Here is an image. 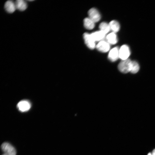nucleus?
Returning <instances> with one entry per match:
<instances>
[{"label":"nucleus","mask_w":155,"mask_h":155,"mask_svg":"<svg viewBox=\"0 0 155 155\" xmlns=\"http://www.w3.org/2000/svg\"><path fill=\"white\" fill-rule=\"evenodd\" d=\"M96 47L99 51L105 53L110 50V44L107 41L102 40L98 43L96 46Z\"/></svg>","instance_id":"6"},{"label":"nucleus","mask_w":155,"mask_h":155,"mask_svg":"<svg viewBox=\"0 0 155 155\" xmlns=\"http://www.w3.org/2000/svg\"><path fill=\"white\" fill-rule=\"evenodd\" d=\"M119 49L118 47H115L110 51L108 56L109 59L112 62H114L119 58Z\"/></svg>","instance_id":"7"},{"label":"nucleus","mask_w":155,"mask_h":155,"mask_svg":"<svg viewBox=\"0 0 155 155\" xmlns=\"http://www.w3.org/2000/svg\"><path fill=\"white\" fill-rule=\"evenodd\" d=\"M93 39L95 41H100L103 40L106 34L101 30L96 31L91 34Z\"/></svg>","instance_id":"10"},{"label":"nucleus","mask_w":155,"mask_h":155,"mask_svg":"<svg viewBox=\"0 0 155 155\" xmlns=\"http://www.w3.org/2000/svg\"><path fill=\"white\" fill-rule=\"evenodd\" d=\"M15 3L16 9L20 11L25 10L27 7V5L25 1L23 0H17Z\"/></svg>","instance_id":"11"},{"label":"nucleus","mask_w":155,"mask_h":155,"mask_svg":"<svg viewBox=\"0 0 155 155\" xmlns=\"http://www.w3.org/2000/svg\"><path fill=\"white\" fill-rule=\"evenodd\" d=\"M5 155V154H3V155Z\"/></svg>","instance_id":"19"},{"label":"nucleus","mask_w":155,"mask_h":155,"mask_svg":"<svg viewBox=\"0 0 155 155\" xmlns=\"http://www.w3.org/2000/svg\"><path fill=\"white\" fill-rule=\"evenodd\" d=\"M30 102L26 100L20 101L17 105L19 110L22 112H25L28 111L30 109Z\"/></svg>","instance_id":"8"},{"label":"nucleus","mask_w":155,"mask_h":155,"mask_svg":"<svg viewBox=\"0 0 155 155\" xmlns=\"http://www.w3.org/2000/svg\"><path fill=\"white\" fill-rule=\"evenodd\" d=\"M84 24L85 27L88 30L93 29L95 26V22L89 18L84 19Z\"/></svg>","instance_id":"14"},{"label":"nucleus","mask_w":155,"mask_h":155,"mask_svg":"<svg viewBox=\"0 0 155 155\" xmlns=\"http://www.w3.org/2000/svg\"><path fill=\"white\" fill-rule=\"evenodd\" d=\"M4 7L5 10L9 13H13L16 9L15 3L12 1H8L5 3Z\"/></svg>","instance_id":"9"},{"label":"nucleus","mask_w":155,"mask_h":155,"mask_svg":"<svg viewBox=\"0 0 155 155\" xmlns=\"http://www.w3.org/2000/svg\"><path fill=\"white\" fill-rule=\"evenodd\" d=\"M89 18L95 23L99 21L100 19V13L98 10L95 8L90 9L88 11Z\"/></svg>","instance_id":"5"},{"label":"nucleus","mask_w":155,"mask_h":155,"mask_svg":"<svg viewBox=\"0 0 155 155\" xmlns=\"http://www.w3.org/2000/svg\"><path fill=\"white\" fill-rule=\"evenodd\" d=\"M99 28L100 30L106 34L111 30L109 24L106 22H102L99 25Z\"/></svg>","instance_id":"15"},{"label":"nucleus","mask_w":155,"mask_h":155,"mask_svg":"<svg viewBox=\"0 0 155 155\" xmlns=\"http://www.w3.org/2000/svg\"><path fill=\"white\" fill-rule=\"evenodd\" d=\"M140 66L136 61H132L130 72L133 73H137L139 70Z\"/></svg>","instance_id":"16"},{"label":"nucleus","mask_w":155,"mask_h":155,"mask_svg":"<svg viewBox=\"0 0 155 155\" xmlns=\"http://www.w3.org/2000/svg\"><path fill=\"white\" fill-rule=\"evenodd\" d=\"M152 155H155V149H154L152 151Z\"/></svg>","instance_id":"17"},{"label":"nucleus","mask_w":155,"mask_h":155,"mask_svg":"<svg viewBox=\"0 0 155 155\" xmlns=\"http://www.w3.org/2000/svg\"><path fill=\"white\" fill-rule=\"evenodd\" d=\"M132 61L129 59L122 60L118 65L119 71L123 73L130 72Z\"/></svg>","instance_id":"1"},{"label":"nucleus","mask_w":155,"mask_h":155,"mask_svg":"<svg viewBox=\"0 0 155 155\" xmlns=\"http://www.w3.org/2000/svg\"><path fill=\"white\" fill-rule=\"evenodd\" d=\"M111 30L113 32L116 33L118 32L120 28V25L119 23L117 21L113 20L109 23Z\"/></svg>","instance_id":"13"},{"label":"nucleus","mask_w":155,"mask_h":155,"mask_svg":"<svg viewBox=\"0 0 155 155\" xmlns=\"http://www.w3.org/2000/svg\"><path fill=\"white\" fill-rule=\"evenodd\" d=\"M2 150L6 155H16V151L14 148L9 143L5 142L1 146Z\"/></svg>","instance_id":"3"},{"label":"nucleus","mask_w":155,"mask_h":155,"mask_svg":"<svg viewBox=\"0 0 155 155\" xmlns=\"http://www.w3.org/2000/svg\"><path fill=\"white\" fill-rule=\"evenodd\" d=\"M147 155H152L151 153H149Z\"/></svg>","instance_id":"18"},{"label":"nucleus","mask_w":155,"mask_h":155,"mask_svg":"<svg viewBox=\"0 0 155 155\" xmlns=\"http://www.w3.org/2000/svg\"><path fill=\"white\" fill-rule=\"evenodd\" d=\"M83 38L86 46L90 49H93L96 46L95 41L91 34L86 32L83 34Z\"/></svg>","instance_id":"4"},{"label":"nucleus","mask_w":155,"mask_h":155,"mask_svg":"<svg viewBox=\"0 0 155 155\" xmlns=\"http://www.w3.org/2000/svg\"><path fill=\"white\" fill-rule=\"evenodd\" d=\"M119 58L122 60L128 59L131 54L129 46L126 44L122 45L119 49Z\"/></svg>","instance_id":"2"},{"label":"nucleus","mask_w":155,"mask_h":155,"mask_svg":"<svg viewBox=\"0 0 155 155\" xmlns=\"http://www.w3.org/2000/svg\"><path fill=\"white\" fill-rule=\"evenodd\" d=\"M106 41L110 44H116L118 41L117 36L115 33L112 32L106 36Z\"/></svg>","instance_id":"12"}]
</instances>
